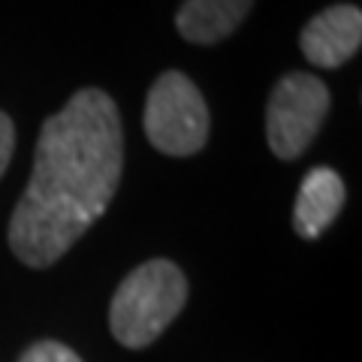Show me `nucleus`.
I'll use <instances>...</instances> for the list:
<instances>
[{"label": "nucleus", "mask_w": 362, "mask_h": 362, "mask_svg": "<svg viewBox=\"0 0 362 362\" xmlns=\"http://www.w3.org/2000/svg\"><path fill=\"white\" fill-rule=\"evenodd\" d=\"M124 173V127L106 90L82 88L42 124L33 173L9 221V247L30 269L70 251L109 209Z\"/></svg>", "instance_id": "f257e3e1"}, {"label": "nucleus", "mask_w": 362, "mask_h": 362, "mask_svg": "<svg viewBox=\"0 0 362 362\" xmlns=\"http://www.w3.org/2000/svg\"><path fill=\"white\" fill-rule=\"evenodd\" d=\"M187 281L169 259H148L133 269L112 296L109 326L124 347H148L181 314Z\"/></svg>", "instance_id": "f03ea898"}, {"label": "nucleus", "mask_w": 362, "mask_h": 362, "mask_svg": "<svg viewBox=\"0 0 362 362\" xmlns=\"http://www.w3.org/2000/svg\"><path fill=\"white\" fill-rule=\"evenodd\" d=\"M145 136L169 157L197 154L209 142V106L185 73L169 70L148 90Z\"/></svg>", "instance_id": "7ed1b4c3"}, {"label": "nucleus", "mask_w": 362, "mask_h": 362, "mask_svg": "<svg viewBox=\"0 0 362 362\" xmlns=\"http://www.w3.org/2000/svg\"><path fill=\"white\" fill-rule=\"evenodd\" d=\"M329 112V88L317 76L290 73L272 88L266 109V139L278 160L299 157L320 133Z\"/></svg>", "instance_id": "20e7f679"}, {"label": "nucleus", "mask_w": 362, "mask_h": 362, "mask_svg": "<svg viewBox=\"0 0 362 362\" xmlns=\"http://www.w3.org/2000/svg\"><path fill=\"white\" fill-rule=\"evenodd\" d=\"M362 45V13L350 4L317 13L299 33V49L314 66L335 70L347 64Z\"/></svg>", "instance_id": "39448f33"}, {"label": "nucleus", "mask_w": 362, "mask_h": 362, "mask_svg": "<svg viewBox=\"0 0 362 362\" xmlns=\"http://www.w3.org/2000/svg\"><path fill=\"white\" fill-rule=\"evenodd\" d=\"M341 209H344L341 175L326 166H317L302 178L296 209H293V226H296L302 239H317L338 218Z\"/></svg>", "instance_id": "423d86ee"}, {"label": "nucleus", "mask_w": 362, "mask_h": 362, "mask_svg": "<svg viewBox=\"0 0 362 362\" xmlns=\"http://www.w3.org/2000/svg\"><path fill=\"white\" fill-rule=\"evenodd\" d=\"M254 0H185L178 6L175 28L187 42L211 45L226 40L251 13Z\"/></svg>", "instance_id": "0eeeda50"}, {"label": "nucleus", "mask_w": 362, "mask_h": 362, "mask_svg": "<svg viewBox=\"0 0 362 362\" xmlns=\"http://www.w3.org/2000/svg\"><path fill=\"white\" fill-rule=\"evenodd\" d=\"M18 362H82L78 354H73L66 344H58V341H37L33 347H28L21 354Z\"/></svg>", "instance_id": "6e6552de"}, {"label": "nucleus", "mask_w": 362, "mask_h": 362, "mask_svg": "<svg viewBox=\"0 0 362 362\" xmlns=\"http://www.w3.org/2000/svg\"><path fill=\"white\" fill-rule=\"evenodd\" d=\"M13 148H16V130L6 112H0V175L6 173L9 160H13Z\"/></svg>", "instance_id": "1a4fd4ad"}]
</instances>
